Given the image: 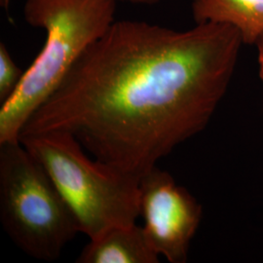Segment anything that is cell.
I'll list each match as a JSON object with an SVG mask.
<instances>
[{"label":"cell","mask_w":263,"mask_h":263,"mask_svg":"<svg viewBox=\"0 0 263 263\" xmlns=\"http://www.w3.org/2000/svg\"><path fill=\"white\" fill-rule=\"evenodd\" d=\"M242 43L239 29L224 23L176 30L115 21L85 50L20 137L66 133L96 159L141 179L207 127L228 89Z\"/></svg>","instance_id":"6da1fadb"},{"label":"cell","mask_w":263,"mask_h":263,"mask_svg":"<svg viewBox=\"0 0 263 263\" xmlns=\"http://www.w3.org/2000/svg\"><path fill=\"white\" fill-rule=\"evenodd\" d=\"M117 0H26L24 17L46 42L15 93L1 104L0 143L19 141L31 115L64 80L85 50L115 22Z\"/></svg>","instance_id":"7a4b0ae2"},{"label":"cell","mask_w":263,"mask_h":263,"mask_svg":"<svg viewBox=\"0 0 263 263\" xmlns=\"http://www.w3.org/2000/svg\"><path fill=\"white\" fill-rule=\"evenodd\" d=\"M19 141L46 170L76 216L80 233L95 239L141 216V179L91 159L72 136L50 132Z\"/></svg>","instance_id":"3957f363"},{"label":"cell","mask_w":263,"mask_h":263,"mask_svg":"<svg viewBox=\"0 0 263 263\" xmlns=\"http://www.w3.org/2000/svg\"><path fill=\"white\" fill-rule=\"evenodd\" d=\"M0 219L19 249L44 261L57 260L80 233L46 170L20 141L0 143Z\"/></svg>","instance_id":"277c9868"},{"label":"cell","mask_w":263,"mask_h":263,"mask_svg":"<svg viewBox=\"0 0 263 263\" xmlns=\"http://www.w3.org/2000/svg\"><path fill=\"white\" fill-rule=\"evenodd\" d=\"M140 189L142 227L152 248L169 262H186L201 222V205L157 166L141 177Z\"/></svg>","instance_id":"5b68a950"},{"label":"cell","mask_w":263,"mask_h":263,"mask_svg":"<svg viewBox=\"0 0 263 263\" xmlns=\"http://www.w3.org/2000/svg\"><path fill=\"white\" fill-rule=\"evenodd\" d=\"M77 263H158L143 227L134 224L114 227L90 239L76 259Z\"/></svg>","instance_id":"8992f818"},{"label":"cell","mask_w":263,"mask_h":263,"mask_svg":"<svg viewBox=\"0 0 263 263\" xmlns=\"http://www.w3.org/2000/svg\"><path fill=\"white\" fill-rule=\"evenodd\" d=\"M196 24L208 22L234 26L244 43H256L263 33V0H193Z\"/></svg>","instance_id":"52a82bcc"},{"label":"cell","mask_w":263,"mask_h":263,"mask_svg":"<svg viewBox=\"0 0 263 263\" xmlns=\"http://www.w3.org/2000/svg\"><path fill=\"white\" fill-rule=\"evenodd\" d=\"M24 73L12 57L6 45L0 43V103H5L17 90Z\"/></svg>","instance_id":"ba28073f"},{"label":"cell","mask_w":263,"mask_h":263,"mask_svg":"<svg viewBox=\"0 0 263 263\" xmlns=\"http://www.w3.org/2000/svg\"><path fill=\"white\" fill-rule=\"evenodd\" d=\"M118 1V0H117ZM122 1H126V2H131V3H135V4H144V5H153L160 2L161 0H122ZM11 0H0L1 6L4 8H7Z\"/></svg>","instance_id":"9c48e42d"},{"label":"cell","mask_w":263,"mask_h":263,"mask_svg":"<svg viewBox=\"0 0 263 263\" xmlns=\"http://www.w3.org/2000/svg\"><path fill=\"white\" fill-rule=\"evenodd\" d=\"M258 47V61H259V76L263 82V33L256 41Z\"/></svg>","instance_id":"30bf717a"}]
</instances>
